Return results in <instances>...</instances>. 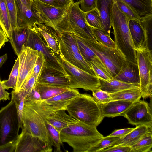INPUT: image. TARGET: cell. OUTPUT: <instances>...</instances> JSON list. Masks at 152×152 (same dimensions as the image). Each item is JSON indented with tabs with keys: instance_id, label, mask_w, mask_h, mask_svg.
<instances>
[{
	"instance_id": "4fadbf2b",
	"label": "cell",
	"mask_w": 152,
	"mask_h": 152,
	"mask_svg": "<svg viewBox=\"0 0 152 152\" xmlns=\"http://www.w3.org/2000/svg\"><path fill=\"white\" fill-rule=\"evenodd\" d=\"M152 25V14L142 17L140 24L135 20L129 21V31L135 50L148 48V36Z\"/></svg>"
},
{
	"instance_id": "603a6c76",
	"label": "cell",
	"mask_w": 152,
	"mask_h": 152,
	"mask_svg": "<svg viewBox=\"0 0 152 152\" xmlns=\"http://www.w3.org/2000/svg\"><path fill=\"white\" fill-rule=\"evenodd\" d=\"M64 110H59L53 112L46 118L48 122L60 132L61 131L69 125L78 121L69 115Z\"/></svg>"
},
{
	"instance_id": "d590c367",
	"label": "cell",
	"mask_w": 152,
	"mask_h": 152,
	"mask_svg": "<svg viewBox=\"0 0 152 152\" xmlns=\"http://www.w3.org/2000/svg\"><path fill=\"white\" fill-rule=\"evenodd\" d=\"M11 98L14 101L17 111L19 120L20 124V127L22 125V116L25 99L26 96L23 91H20L16 93L13 90L11 93Z\"/></svg>"
},
{
	"instance_id": "8992f818",
	"label": "cell",
	"mask_w": 152,
	"mask_h": 152,
	"mask_svg": "<svg viewBox=\"0 0 152 152\" xmlns=\"http://www.w3.org/2000/svg\"><path fill=\"white\" fill-rule=\"evenodd\" d=\"M81 38L101 60L113 78L118 74L126 64L127 61L116 48L106 46L96 40Z\"/></svg>"
},
{
	"instance_id": "9c48e42d",
	"label": "cell",
	"mask_w": 152,
	"mask_h": 152,
	"mask_svg": "<svg viewBox=\"0 0 152 152\" xmlns=\"http://www.w3.org/2000/svg\"><path fill=\"white\" fill-rule=\"evenodd\" d=\"M138 67L140 88L141 97L151 98L152 96V53L149 48L136 50Z\"/></svg>"
},
{
	"instance_id": "3957f363",
	"label": "cell",
	"mask_w": 152,
	"mask_h": 152,
	"mask_svg": "<svg viewBox=\"0 0 152 152\" xmlns=\"http://www.w3.org/2000/svg\"><path fill=\"white\" fill-rule=\"evenodd\" d=\"M110 20L116 48L127 61L137 65L136 51L128 26L129 20L120 10L114 1Z\"/></svg>"
},
{
	"instance_id": "6f0895ef",
	"label": "cell",
	"mask_w": 152,
	"mask_h": 152,
	"mask_svg": "<svg viewBox=\"0 0 152 152\" xmlns=\"http://www.w3.org/2000/svg\"><path fill=\"white\" fill-rule=\"evenodd\" d=\"M7 55L5 54L0 56V68L7 59Z\"/></svg>"
},
{
	"instance_id": "f35d334b",
	"label": "cell",
	"mask_w": 152,
	"mask_h": 152,
	"mask_svg": "<svg viewBox=\"0 0 152 152\" xmlns=\"http://www.w3.org/2000/svg\"><path fill=\"white\" fill-rule=\"evenodd\" d=\"M120 137L107 136L102 137L96 144L92 146L88 152H99L101 150L112 146L113 143Z\"/></svg>"
},
{
	"instance_id": "d4e9b609",
	"label": "cell",
	"mask_w": 152,
	"mask_h": 152,
	"mask_svg": "<svg viewBox=\"0 0 152 152\" xmlns=\"http://www.w3.org/2000/svg\"><path fill=\"white\" fill-rule=\"evenodd\" d=\"M114 0H96V8L101 19L104 31L110 35L111 13Z\"/></svg>"
},
{
	"instance_id": "74e56055",
	"label": "cell",
	"mask_w": 152,
	"mask_h": 152,
	"mask_svg": "<svg viewBox=\"0 0 152 152\" xmlns=\"http://www.w3.org/2000/svg\"><path fill=\"white\" fill-rule=\"evenodd\" d=\"M18 67L19 59L17 57L8 80L2 81L6 90H8L10 88H12L14 90H15L18 77Z\"/></svg>"
},
{
	"instance_id": "c3c4849f",
	"label": "cell",
	"mask_w": 152,
	"mask_h": 152,
	"mask_svg": "<svg viewBox=\"0 0 152 152\" xmlns=\"http://www.w3.org/2000/svg\"><path fill=\"white\" fill-rule=\"evenodd\" d=\"M36 82L37 80L35 77L32 73L20 91H21L24 92L25 93L26 96L27 95L34 87Z\"/></svg>"
},
{
	"instance_id": "ac0fdd59",
	"label": "cell",
	"mask_w": 152,
	"mask_h": 152,
	"mask_svg": "<svg viewBox=\"0 0 152 152\" xmlns=\"http://www.w3.org/2000/svg\"><path fill=\"white\" fill-rule=\"evenodd\" d=\"M134 102L121 100H113L104 103H98L103 117L113 118L121 115Z\"/></svg>"
},
{
	"instance_id": "4316f807",
	"label": "cell",
	"mask_w": 152,
	"mask_h": 152,
	"mask_svg": "<svg viewBox=\"0 0 152 152\" xmlns=\"http://www.w3.org/2000/svg\"><path fill=\"white\" fill-rule=\"evenodd\" d=\"M74 34L76 38L78 46L81 54L91 67L92 68L91 63H92L102 67L107 70L106 67L101 60L93 51L84 43L81 37L75 34Z\"/></svg>"
},
{
	"instance_id": "83f0119b",
	"label": "cell",
	"mask_w": 152,
	"mask_h": 152,
	"mask_svg": "<svg viewBox=\"0 0 152 152\" xmlns=\"http://www.w3.org/2000/svg\"><path fill=\"white\" fill-rule=\"evenodd\" d=\"M28 27H19L12 30L11 39L9 41L15 54L17 56L19 54L23 45L26 41Z\"/></svg>"
},
{
	"instance_id": "7a4b0ae2",
	"label": "cell",
	"mask_w": 152,
	"mask_h": 152,
	"mask_svg": "<svg viewBox=\"0 0 152 152\" xmlns=\"http://www.w3.org/2000/svg\"><path fill=\"white\" fill-rule=\"evenodd\" d=\"M60 134L61 142L68 144L74 152H88L103 137L96 127L79 121L62 129Z\"/></svg>"
},
{
	"instance_id": "e0dca14e",
	"label": "cell",
	"mask_w": 152,
	"mask_h": 152,
	"mask_svg": "<svg viewBox=\"0 0 152 152\" xmlns=\"http://www.w3.org/2000/svg\"><path fill=\"white\" fill-rule=\"evenodd\" d=\"M61 55L66 61L75 67L92 75L96 74L91 66L79 53H75L67 47L59 38Z\"/></svg>"
},
{
	"instance_id": "30bf717a",
	"label": "cell",
	"mask_w": 152,
	"mask_h": 152,
	"mask_svg": "<svg viewBox=\"0 0 152 152\" xmlns=\"http://www.w3.org/2000/svg\"><path fill=\"white\" fill-rule=\"evenodd\" d=\"M60 57L65 71L69 76V89L80 88L91 91L100 89V81L97 77L75 67Z\"/></svg>"
},
{
	"instance_id": "f5cc1de1",
	"label": "cell",
	"mask_w": 152,
	"mask_h": 152,
	"mask_svg": "<svg viewBox=\"0 0 152 152\" xmlns=\"http://www.w3.org/2000/svg\"><path fill=\"white\" fill-rule=\"evenodd\" d=\"M134 128H128L121 129H116L114 130L108 136L110 137H121L125 136Z\"/></svg>"
},
{
	"instance_id": "f546056e",
	"label": "cell",
	"mask_w": 152,
	"mask_h": 152,
	"mask_svg": "<svg viewBox=\"0 0 152 152\" xmlns=\"http://www.w3.org/2000/svg\"><path fill=\"white\" fill-rule=\"evenodd\" d=\"M39 93L42 100L52 98L64 92L69 88L62 86H55L37 82L34 86Z\"/></svg>"
},
{
	"instance_id": "681fc988",
	"label": "cell",
	"mask_w": 152,
	"mask_h": 152,
	"mask_svg": "<svg viewBox=\"0 0 152 152\" xmlns=\"http://www.w3.org/2000/svg\"><path fill=\"white\" fill-rule=\"evenodd\" d=\"M131 147L116 145L102 150L99 152H131Z\"/></svg>"
},
{
	"instance_id": "5bb4252c",
	"label": "cell",
	"mask_w": 152,
	"mask_h": 152,
	"mask_svg": "<svg viewBox=\"0 0 152 152\" xmlns=\"http://www.w3.org/2000/svg\"><path fill=\"white\" fill-rule=\"evenodd\" d=\"M129 123L136 126H152V110L148 103L140 100L134 103L122 115Z\"/></svg>"
},
{
	"instance_id": "f1b7e54d",
	"label": "cell",
	"mask_w": 152,
	"mask_h": 152,
	"mask_svg": "<svg viewBox=\"0 0 152 152\" xmlns=\"http://www.w3.org/2000/svg\"><path fill=\"white\" fill-rule=\"evenodd\" d=\"M129 5L140 17L152 14V0H120Z\"/></svg>"
},
{
	"instance_id": "bcb514c9",
	"label": "cell",
	"mask_w": 152,
	"mask_h": 152,
	"mask_svg": "<svg viewBox=\"0 0 152 152\" xmlns=\"http://www.w3.org/2000/svg\"><path fill=\"white\" fill-rule=\"evenodd\" d=\"M53 7L64 8L69 7L74 0H38Z\"/></svg>"
},
{
	"instance_id": "8d00e7d4",
	"label": "cell",
	"mask_w": 152,
	"mask_h": 152,
	"mask_svg": "<svg viewBox=\"0 0 152 152\" xmlns=\"http://www.w3.org/2000/svg\"><path fill=\"white\" fill-rule=\"evenodd\" d=\"M58 36L59 38L69 49L74 53H80L76 38L73 33L63 32Z\"/></svg>"
},
{
	"instance_id": "d6a6232c",
	"label": "cell",
	"mask_w": 152,
	"mask_h": 152,
	"mask_svg": "<svg viewBox=\"0 0 152 152\" xmlns=\"http://www.w3.org/2000/svg\"><path fill=\"white\" fill-rule=\"evenodd\" d=\"M152 147V132H150L131 147V152H151Z\"/></svg>"
},
{
	"instance_id": "b9f144b4",
	"label": "cell",
	"mask_w": 152,
	"mask_h": 152,
	"mask_svg": "<svg viewBox=\"0 0 152 152\" xmlns=\"http://www.w3.org/2000/svg\"><path fill=\"white\" fill-rule=\"evenodd\" d=\"M9 13L12 30L18 28L16 8L15 0H5Z\"/></svg>"
},
{
	"instance_id": "6da1fadb",
	"label": "cell",
	"mask_w": 152,
	"mask_h": 152,
	"mask_svg": "<svg viewBox=\"0 0 152 152\" xmlns=\"http://www.w3.org/2000/svg\"><path fill=\"white\" fill-rule=\"evenodd\" d=\"M57 110L43 100L31 102L25 100L21 129L38 138L50 152L53 146L46 125L47 117Z\"/></svg>"
},
{
	"instance_id": "ee69618b",
	"label": "cell",
	"mask_w": 152,
	"mask_h": 152,
	"mask_svg": "<svg viewBox=\"0 0 152 152\" xmlns=\"http://www.w3.org/2000/svg\"><path fill=\"white\" fill-rule=\"evenodd\" d=\"M45 61L43 54L39 51L38 55L33 69V74L37 81L45 66Z\"/></svg>"
},
{
	"instance_id": "5b68a950",
	"label": "cell",
	"mask_w": 152,
	"mask_h": 152,
	"mask_svg": "<svg viewBox=\"0 0 152 152\" xmlns=\"http://www.w3.org/2000/svg\"><path fill=\"white\" fill-rule=\"evenodd\" d=\"M69 7L57 8L38 0H32L31 8L39 18L40 23L51 27L59 35L66 31V18Z\"/></svg>"
},
{
	"instance_id": "680465c9",
	"label": "cell",
	"mask_w": 152,
	"mask_h": 152,
	"mask_svg": "<svg viewBox=\"0 0 152 152\" xmlns=\"http://www.w3.org/2000/svg\"><path fill=\"white\" fill-rule=\"evenodd\" d=\"M77 1H79L80 0H76Z\"/></svg>"
},
{
	"instance_id": "f6af8a7d",
	"label": "cell",
	"mask_w": 152,
	"mask_h": 152,
	"mask_svg": "<svg viewBox=\"0 0 152 152\" xmlns=\"http://www.w3.org/2000/svg\"><path fill=\"white\" fill-rule=\"evenodd\" d=\"M91 65L96 76L99 79H102L109 81L113 78L105 69L92 63H91Z\"/></svg>"
},
{
	"instance_id": "484cf974",
	"label": "cell",
	"mask_w": 152,
	"mask_h": 152,
	"mask_svg": "<svg viewBox=\"0 0 152 152\" xmlns=\"http://www.w3.org/2000/svg\"><path fill=\"white\" fill-rule=\"evenodd\" d=\"M100 89L109 94H112L124 89L140 88L139 83H129L113 78L109 81L99 79Z\"/></svg>"
},
{
	"instance_id": "11a10c76",
	"label": "cell",
	"mask_w": 152,
	"mask_h": 152,
	"mask_svg": "<svg viewBox=\"0 0 152 152\" xmlns=\"http://www.w3.org/2000/svg\"><path fill=\"white\" fill-rule=\"evenodd\" d=\"M9 41L2 29L0 28V49L6 42Z\"/></svg>"
},
{
	"instance_id": "2e32d148",
	"label": "cell",
	"mask_w": 152,
	"mask_h": 152,
	"mask_svg": "<svg viewBox=\"0 0 152 152\" xmlns=\"http://www.w3.org/2000/svg\"><path fill=\"white\" fill-rule=\"evenodd\" d=\"M37 82L69 88V76H67L61 72L45 66Z\"/></svg>"
},
{
	"instance_id": "ffe728a7",
	"label": "cell",
	"mask_w": 152,
	"mask_h": 152,
	"mask_svg": "<svg viewBox=\"0 0 152 152\" xmlns=\"http://www.w3.org/2000/svg\"><path fill=\"white\" fill-rule=\"evenodd\" d=\"M15 1L18 27H28L36 23H40L39 18L31 8L24 5L20 0Z\"/></svg>"
},
{
	"instance_id": "816d5d0a",
	"label": "cell",
	"mask_w": 152,
	"mask_h": 152,
	"mask_svg": "<svg viewBox=\"0 0 152 152\" xmlns=\"http://www.w3.org/2000/svg\"><path fill=\"white\" fill-rule=\"evenodd\" d=\"M17 140L0 146V152H15Z\"/></svg>"
},
{
	"instance_id": "e575fe53",
	"label": "cell",
	"mask_w": 152,
	"mask_h": 152,
	"mask_svg": "<svg viewBox=\"0 0 152 152\" xmlns=\"http://www.w3.org/2000/svg\"><path fill=\"white\" fill-rule=\"evenodd\" d=\"M91 28L96 40L98 42L109 48H116L115 42L111 39L110 35L104 31Z\"/></svg>"
},
{
	"instance_id": "ba28073f",
	"label": "cell",
	"mask_w": 152,
	"mask_h": 152,
	"mask_svg": "<svg viewBox=\"0 0 152 152\" xmlns=\"http://www.w3.org/2000/svg\"><path fill=\"white\" fill-rule=\"evenodd\" d=\"M23 45L41 52L45 57V67L59 71L69 76L64 68L60 57L47 46L34 24L28 27L27 39Z\"/></svg>"
},
{
	"instance_id": "d6986e66",
	"label": "cell",
	"mask_w": 152,
	"mask_h": 152,
	"mask_svg": "<svg viewBox=\"0 0 152 152\" xmlns=\"http://www.w3.org/2000/svg\"><path fill=\"white\" fill-rule=\"evenodd\" d=\"M47 46L56 55L60 56L59 37L51 27L38 22L34 24Z\"/></svg>"
},
{
	"instance_id": "7402d4cb",
	"label": "cell",
	"mask_w": 152,
	"mask_h": 152,
	"mask_svg": "<svg viewBox=\"0 0 152 152\" xmlns=\"http://www.w3.org/2000/svg\"><path fill=\"white\" fill-rule=\"evenodd\" d=\"M80 94L77 89H69L52 98L43 101L57 110H64L66 111L67 105Z\"/></svg>"
},
{
	"instance_id": "60d3db41",
	"label": "cell",
	"mask_w": 152,
	"mask_h": 152,
	"mask_svg": "<svg viewBox=\"0 0 152 152\" xmlns=\"http://www.w3.org/2000/svg\"><path fill=\"white\" fill-rule=\"evenodd\" d=\"M46 125L50 139L56 148V151L61 152V146L63 143L61 140L60 132L47 121Z\"/></svg>"
},
{
	"instance_id": "7c38bea8",
	"label": "cell",
	"mask_w": 152,
	"mask_h": 152,
	"mask_svg": "<svg viewBox=\"0 0 152 152\" xmlns=\"http://www.w3.org/2000/svg\"><path fill=\"white\" fill-rule=\"evenodd\" d=\"M39 51L23 45L19 54L18 77L14 91L18 92L30 77L38 56Z\"/></svg>"
},
{
	"instance_id": "9a60e30c",
	"label": "cell",
	"mask_w": 152,
	"mask_h": 152,
	"mask_svg": "<svg viewBox=\"0 0 152 152\" xmlns=\"http://www.w3.org/2000/svg\"><path fill=\"white\" fill-rule=\"evenodd\" d=\"M15 152H50L38 138L22 130L17 138Z\"/></svg>"
},
{
	"instance_id": "7dc6e473",
	"label": "cell",
	"mask_w": 152,
	"mask_h": 152,
	"mask_svg": "<svg viewBox=\"0 0 152 152\" xmlns=\"http://www.w3.org/2000/svg\"><path fill=\"white\" fill-rule=\"evenodd\" d=\"M79 2L80 9L84 12H87L96 8V0H80Z\"/></svg>"
},
{
	"instance_id": "cb8c5ba5",
	"label": "cell",
	"mask_w": 152,
	"mask_h": 152,
	"mask_svg": "<svg viewBox=\"0 0 152 152\" xmlns=\"http://www.w3.org/2000/svg\"><path fill=\"white\" fill-rule=\"evenodd\" d=\"M113 78L127 83H139V75L137 65L127 61L120 72Z\"/></svg>"
},
{
	"instance_id": "f907efd6",
	"label": "cell",
	"mask_w": 152,
	"mask_h": 152,
	"mask_svg": "<svg viewBox=\"0 0 152 152\" xmlns=\"http://www.w3.org/2000/svg\"><path fill=\"white\" fill-rule=\"evenodd\" d=\"M40 96L35 88H33L31 91L25 96V100L35 102L41 100Z\"/></svg>"
},
{
	"instance_id": "ab89813d",
	"label": "cell",
	"mask_w": 152,
	"mask_h": 152,
	"mask_svg": "<svg viewBox=\"0 0 152 152\" xmlns=\"http://www.w3.org/2000/svg\"><path fill=\"white\" fill-rule=\"evenodd\" d=\"M114 1L120 10L127 16L129 20H135L140 23L142 17L139 16L129 5L120 0Z\"/></svg>"
},
{
	"instance_id": "44dd1931",
	"label": "cell",
	"mask_w": 152,
	"mask_h": 152,
	"mask_svg": "<svg viewBox=\"0 0 152 152\" xmlns=\"http://www.w3.org/2000/svg\"><path fill=\"white\" fill-rule=\"evenodd\" d=\"M152 132V127L142 125L136 127L125 136L120 137L113 143L112 146L116 145L132 147L147 134Z\"/></svg>"
},
{
	"instance_id": "8fae6325",
	"label": "cell",
	"mask_w": 152,
	"mask_h": 152,
	"mask_svg": "<svg viewBox=\"0 0 152 152\" xmlns=\"http://www.w3.org/2000/svg\"><path fill=\"white\" fill-rule=\"evenodd\" d=\"M66 21L67 31L80 37L96 40L91 28L87 23L85 18V12L80 9L79 1L73 2L69 6Z\"/></svg>"
},
{
	"instance_id": "836d02e7",
	"label": "cell",
	"mask_w": 152,
	"mask_h": 152,
	"mask_svg": "<svg viewBox=\"0 0 152 152\" xmlns=\"http://www.w3.org/2000/svg\"><path fill=\"white\" fill-rule=\"evenodd\" d=\"M85 18L90 27L104 31L101 19L96 8L85 12Z\"/></svg>"
},
{
	"instance_id": "1f68e13d",
	"label": "cell",
	"mask_w": 152,
	"mask_h": 152,
	"mask_svg": "<svg viewBox=\"0 0 152 152\" xmlns=\"http://www.w3.org/2000/svg\"><path fill=\"white\" fill-rule=\"evenodd\" d=\"M113 100H121L135 102L140 100L141 97L140 88L124 89L110 94Z\"/></svg>"
},
{
	"instance_id": "9f6ffc18",
	"label": "cell",
	"mask_w": 152,
	"mask_h": 152,
	"mask_svg": "<svg viewBox=\"0 0 152 152\" xmlns=\"http://www.w3.org/2000/svg\"><path fill=\"white\" fill-rule=\"evenodd\" d=\"M22 3L29 8L31 9L32 0H20Z\"/></svg>"
},
{
	"instance_id": "4dcf8cb0",
	"label": "cell",
	"mask_w": 152,
	"mask_h": 152,
	"mask_svg": "<svg viewBox=\"0 0 152 152\" xmlns=\"http://www.w3.org/2000/svg\"><path fill=\"white\" fill-rule=\"evenodd\" d=\"M0 28L10 40L12 28L5 0H0Z\"/></svg>"
},
{
	"instance_id": "7bdbcfd3",
	"label": "cell",
	"mask_w": 152,
	"mask_h": 152,
	"mask_svg": "<svg viewBox=\"0 0 152 152\" xmlns=\"http://www.w3.org/2000/svg\"><path fill=\"white\" fill-rule=\"evenodd\" d=\"M92 92L93 97L97 103H106L113 100L110 96V94L100 89Z\"/></svg>"
},
{
	"instance_id": "277c9868",
	"label": "cell",
	"mask_w": 152,
	"mask_h": 152,
	"mask_svg": "<svg viewBox=\"0 0 152 152\" xmlns=\"http://www.w3.org/2000/svg\"><path fill=\"white\" fill-rule=\"evenodd\" d=\"M66 111L76 120L96 127L104 118L98 104L93 97L86 93H80L71 101Z\"/></svg>"
},
{
	"instance_id": "52a82bcc",
	"label": "cell",
	"mask_w": 152,
	"mask_h": 152,
	"mask_svg": "<svg viewBox=\"0 0 152 152\" xmlns=\"http://www.w3.org/2000/svg\"><path fill=\"white\" fill-rule=\"evenodd\" d=\"M20 127L15 103L10 102L0 110V146L16 140Z\"/></svg>"
},
{
	"instance_id": "db71d44e",
	"label": "cell",
	"mask_w": 152,
	"mask_h": 152,
	"mask_svg": "<svg viewBox=\"0 0 152 152\" xmlns=\"http://www.w3.org/2000/svg\"><path fill=\"white\" fill-rule=\"evenodd\" d=\"M10 93L6 91L2 81L0 80V102L10 100Z\"/></svg>"
}]
</instances>
